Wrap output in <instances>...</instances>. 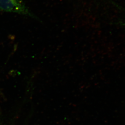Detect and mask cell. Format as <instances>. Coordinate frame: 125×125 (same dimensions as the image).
<instances>
[{"label": "cell", "mask_w": 125, "mask_h": 125, "mask_svg": "<svg viewBox=\"0 0 125 125\" xmlns=\"http://www.w3.org/2000/svg\"><path fill=\"white\" fill-rule=\"evenodd\" d=\"M0 10L37 18L21 0H0Z\"/></svg>", "instance_id": "6da1fadb"}]
</instances>
